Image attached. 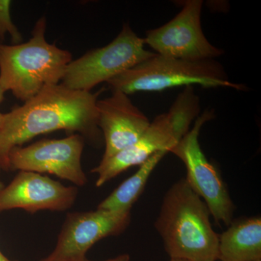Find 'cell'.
<instances>
[{
  "label": "cell",
  "mask_w": 261,
  "mask_h": 261,
  "mask_svg": "<svg viewBox=\"0 0 261 261\" xmlns=\"http://www.w3.org/2000/svg\"><path fill=\"white\" fill-rule=\"evenodd\" d=\"M47 20H37L28 42L0 44V84L25 102L49 86L61 83L72 61L69 51L46 40Z\"/></svg>",
  "instance_id": "obj_3"
},
{
  "label": "cell",
  "mask_w": 261,
  "mask_h": 261,
  "mask_svg": "<svg viewBox=\"0 0 261 261\" xmlns=\"http://www.w3.org/2000/svg\"><path fill=\"white\" fill-rule=\"evenodd\" d=\"M98 93L67 88L61 83L49 86L4 113L0 126V168L10 171L9 154L34 137L56 130L78 132L97 140Z\"/></svg>",
  "instance_id": "obj_1"
},
{
  "label": "cell",
  "mask_w": 261,
  "mask_h": 261,
  "mask_svg": "<svg viewBox=\"0 0 261 261\" xmlns=\"http://www.w3.org/2000/svg\"><path fill=\"white\" fill-rule=\"evenodd\" d=\"M97 110L98 127L106 144L102 161L134 145L150 124L128 95L120 91H113L111 97L98 99Z\"/></svg>",
  "instance_id": "obj_12"
},
{
  "label": "cell",
  "mask_w": 261,
  "mask_h": 261,
  "mask_svg": "<svg viewBox=\"0 0 261 261\" xmlns=\"http://www.w3.org/2000/svg\"><path fill=\"white\" fill-rule=\"evenodd\" d=\"M141 38L128 24L105 47L97 48L70 62L61 84L67 88L90 92L102 82H108L156 53L147 50Z\"/></svg>",
  "instance_id": "obj_6"
},
{
  "label": "cell",
  "mask_w": 261,
  "mask_h": 261,
  "mask_svg": "<svg viewBox=\"0 0 261 261\" xmlns=\"http://www.w3.org/2000/svg\"><path fill=\"white\" fill-rule=\"evenodd\" d=\"M3 118H4V113H0V126H1L2 123H3Z\"/></svg>",
  "instance_id": "obj_19"
},
{
  "label": "cell",
  "mask_w": 261,
  "mask_h": 261,
  "mask_svg": "<svg viewBox=\"0 0 261 261\" xmlns=\"http://www.w3.org/2000/svg\"><path fill=\"white\" fill-rule=\"evenodd\" d=\"M78 189L41 173L19 171L8 186L0 190V214L23 209L30 214L37 211H65L73 205Z\"/></svg>",
  "instance_id": "obj_11"
},
{
  "label": "cell",
  "mask_w": 261,
  "mask_h": 261,
  "mask_svg": "<svg viewBox=\"0 0 261 261\" xmlns=\"http://www.w3.org/2000/svg\"><path fill=\"white\" fill-rule=\"evenodd\" d=\"M80 261H92L89 260L88 259H87V257L85 258L82 259ZM103 261H130V256L128 254H123V255H118L114 258L109 259V260H103Z\"/></svg>",
  "instance_id": "obj_16"
},
{
  "label": "cell",
  "mask_w": 261,
  "mask_h": 261,
  "mask_svg": "<svg viewBox=\"0 0 261 261\" xmlns=\"http://www.w3.org/2000/svg\"><path fill=\"white\" fill-rule=\"evenodd\" d=\"M255 261H261V260H255Z\"/></svg>",
  "instance_id": "obj_22"
},
{
  "label": "cell",
  "mask_w": 261,
  "mask_h": 261,
  "mask_svg": "<svg viewBox=\"0 0 261 261\" xmlns=\"http://www.w3.org/2000/svg\"><path fill=\"white\" fill-rule=\"evenodd\" d=\"M203 2L187 0L181 11L167 23L149 30L143 38L154 53L187 61L214 60L224 51L206 38L201 25Z\"/></svg>",
  "instance_id": "obj_8"
},
{
  "label": "cell",
  "mask_w": 261,
  "mask_h": 261,
  "mask_svg": "<svg viewBox=\"0 0 261 261\" xmlns=\"http://www.w3.org/2000/svg\"><path fill=\"white\" fill-rule=\"evenodd\" d=\"M84 146V137L73 134L61 140H42L15 147L9 154L10 171L49 173L83 187L87 182L82 166Z\"/></svg>",
  "instance_id": "obj_9"
},
{
  "label": "cell",
  "mask_w": 261,
  "mask_h": 261,
  "mask_svg": "<svg viewBox=\"0 0 261 261\" xmlns=\"http://www.w3.org/2000/svg\"><path fill=\"white\" fill-rule=\"evenodd\" d=\"M214 116L212 111H204L195 124L177 145L170 150L186 166V181L208 207L216 224L232 223L234 205L217 169L207 159L201 149L199 135L202 126Z\"/></svg>",
  "instance_id": "obj_7"
},
{
  "label": "cell",
  "mask_w": 261,
  "mask_h": 261,
  "mask_svg": "<svg viewBox=\"0 0 261 261\" xmlns=\"http://www.w3.org/2000/svg\"><path fill=\"white\" fill-rule=\"evenodd\" d=\"M130 222V211L98 210L70 213L58 236L56 248L40 261H80L94 244L123 233Z\"/></svg>",
  "instance_id": "obj_10"
},
{
  "label": "cell",
  "mask_w": 261,
  "mask_h": 261,
  "mask_svg": "<svg viewBox=\"0 0 261 261\" xmlns=\"http://www.w3.org/2000/svg\"><path fill=\"white\" fill-rule=\"evenodd\" d=\"M167 151H160L140 165L138 171L123 182L107 198L98 205V210L108 211H130L145 190L152 171Z\"/></svg>",
  "instance_id": "obj_14"
},
{
  "label": "cell",
  "mask_w": 261,
  "mask_h": 261,
  "mask_svg": "<svg viewBox=\"0 0 261 261\" xmlns=\"http://www.w3.org/2000/svg\"><path fill=\"white\" fill-rule=\"evenodd\" d=\"M170 261H190L187 260H183V259H176V258H171Z\"/></svg>",
  "instance_id": "obj_21"
},
{
  "label": "cell",
  "mask_w": 261,
  "mask_h": 261,
  "mask_svg": "<svg viewBox=\"0 0 261 261\" xmlns=\"http://www.w3.org/2000/svg\"><path fill=\"white\" fill-rule=\"evenodd\" d=\"M261 260V219L249 218L231 223L219 236L217 260Z\"/></svg>",
  "instance_id": "obj_13"
},
{
  "label": "cell",
  "mask_w": 261,
  "mask_h": 261,
  "mask_svg": "<svg viewBox=\"0 0 261 261\" xmlns=\"http://www.w3.org/2000/svg\"><path fill=\"white\" fill-rule=\"evenodd\" d=\"M113 91L129 94L161 92L178 87L231 88L243 91L242 84L229 81L223 65L215 60L187 61L155 54L107 82Z\"/></svg>",
  "instance_id": "obj_4"
},
{
  "label": "cell",
  "mask_w": 261,
  "mask_h": 261,
  "mask_svg": "<svg viewBox=\"0 0 261 261\" xmlns=\"http://www.w3.org/2000/svg\"><path fill=\"white\" fill-rule=\"evenodd\" d=\"M0 171H1V168H0ZM5 187L4 183L0 180V190H3Z\"/></svg>",
  "instance_id": "obj_20"
},
{
  "label": "cell",
  "mask_w": 261,
  "mask_h": 261,
  "mask_svg": "<svg viewBox=\"0 0 261 261\" xmlns=\"http://www.w3.org/2000/svg\"><path fill=\"white\" fill-rule=\"evenodd\" d=\"M210 216L208 207L186 179L168 190L154 227L171 258L217 260L219 235L213 229Z\"/></svg>",
  "instance_id": "obj_2"
},
{
  "label": "cell",
  "mask_w": 261,
  "mask_h": 261,
  "mask_svg": "<svg viewBox=\"0 0 261 261\" xmlns=\"http://www.w3.org/2000/svg\"><path fill=\"white\" fill-rule=\"evenodd\" d=\"M10 0H0V42L4 40L6 34H9L13 44H20L23 40L20 31L13 23L10 15Z\"/></svg>",
  "instance_id": "obj_15"
},
{
  "label": "cell",
  "mask_w": 261,
  "mask_h": 261,
  "mask_svg": "<svg viewBox=\"0 0 261 261\" xmlns=\"http://www.w3.org/2000/svg\"><path fill=\"white\" fill-rule=\"evenodd\" d=\"M5 92L3 87H2L1 84H0V105L3 102V99H4V94Z\"/></svg>",
  "instance_id": "obj_17"
},
{
  "label": "cell",
  "mask_w": 261,
  "mask_h": 261,
  "mask_svg": "<svg viewBox=\"0 0 261 261\" xmlns=\"http://www.w3.org/2000/svg\"><path fill=\"white\" fill-rule=\"evenodd\" d=\"M0 44H1V42H0Z\"/></svg>",
  "instance_id": "obj_23"
},
{
  "label": "cell",
  "mask_w": 261,
  "mask_h": 261,
  "mask_svg": "<svg viewBox=\"0 0 261 261\" xmlns=\"http://www.w3.org/2000/svg\"><path fill=\"white\" fill-rule=\"evenodd\" d=\"M0 261H15V260H10V259L8 258V257H7L5 256L4 254L2 252L1 250H0Z\"/></svg>",
  "instance_id": "obj_18"
},
{
  "label": "cell",
  "mask_w": 261,
  "mask_h": 261,
  "mask_svg": "<svg viewBox=\"0 0 261 261\" xmlns=\"http://www.w3.org/2000/svg\"><path fill=\"white\" fill-rule=\"evenodd\" d=\"M200 101L192 87H185L168 112L150 122L145 133L134 145L123 149L92 170L100 187L129 168L140 166L160 151L170 152L190 130V125L200 114Z\"/></svg>",
  "instance_id": "obj_5"
}]
</instances>
